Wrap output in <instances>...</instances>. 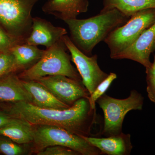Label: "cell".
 <instances>
[{
	"label": "cell",
	"instance_id": "obj_20",
	"mask_svg": "<svg viewBox=\"0 0 155 155\" xmlns=\"http://www.w3.org/2000/svg\"><path fill=\"white\" fill-rule=\"evenodd\" d=\"M117 77L116 73L111 72L109 74L107 77L97 86L94 91L90 96L88 99L91 106L92 109H96V103L97 101L102 96L105 94V93L110 86L111 84Z\"/></svg>",
	"mask_w": 155,
	"mask_h": 155
},
{
	"label": "cell",
	"instance_id": "obj_8",
	"mask_svg": "<svg viewBox=\"0 0 155 155\" xmlns=\"http://www.w3.org/2000/svg\"><path fill=\"white\" fill-rule=\"evenodd\" d=\"M70 53L71 61L75 64L82 82L91 95L97 86L107 77L109 74L100 68L97 55L89 56L80 51L67 35L62 38Z\"/></svg>",
	"mask_w": 155,
	"mask_h": 155
},
{
	"label": "cell",
	"instance_id": "obj_7",
	"mask_svg": "<svg viewBox=\"0 0 155 155\" xmlns=\"http://www.w3.org/2000/svg\"><path fill=\"white\" fill-rule=\"evenodd\" d=\"M155 22V8L138 11L126 23L111 32L104 40L110 49V57L116 56L130 47L141 33Z\"/></svg>",
	"mask_w": 155,
	"mask_h": 155
},
{
	"label": "cell",
	"instance_id": "obj_25",
	"mask_svg": "<svg viewBox=\"0 0 155 155\" xmlns=\"http://www.w3.org/2000/svg\"><path fill=\"white\" fill-rule=\"evenodd\" d=\"M12 118V117L8 113L6 114L0 111V127L8 123Z\"/></svg>",
	"mask_w": 155,
	"mask_h": 155
},
{
	"label": "cell",
	"instance_id": "obj_19",
	"mask_svg": "<svg viewBox=\"0 0 155 155\" xmlns=\"http://www.w3.org/2000/svg\"><path fill=\"white\" fill-rule=\"evenodd\" d=\"M17 71L15 59L11 51L0 52V79Z\"/></svg>",
	"mask_w": 155,
	"mask_h": 155
},
{
	"label": "cell",
	"instance_id": "obj_1",
	"mask_svg": "<svg viewBox=\"0 0 155 155\" xmlns=\"http://www.w3.org/2000/svg\"><path fill=\"white\" fill-rule=\"evenodd\" d=\"M8 114L33 125H55L81 136H90L91 127L97 122L96 109L91 108L87 98L63 110L42 109L26 102L12 103Z\"/></svg>",
	"mask_w": 155,
	"mask_h": 155
},
{
	"label": "cell",
	"instance_id": "obj_16",
	"mask_svg": "<svg viewBox=\"0 0 155 155\" xmlns=\"http://www.w3.org/2000/svg\"><path fill=\"white\" fill-rule=\"evenodd\" d=\"M33 133V125L25 120L14 117L8 123L0 127V135L19 144L32 143Z\"/></svg>",
	"mask_w": 155,
	"mask_h": 155
},
{
	"label": "cell",
	"instance_id": "obj_17",
	"mask_svg": "<svg viewBox=\"0 0 155 155\" xmlns=\"http://www.w3.org/2000/svg\"><path fill=\"white\" fill-rule=\"evenodd\" d=\"M10 51L15 59L17 70L23 71L36 64L42 57L45 50L24 43L15 45Z\"/></svg>",
	"mask_w": 155,
	"mask_h": 155
},
{
	"label": "cell",
	"instance_id": "obj_24",
	"mask_svg": "<svg viewBox=\"0 0 155 155\" xmlns=\"http://www.w3.org/2000/svg\"><path fill=\"white\" fill-rule=\"evenodd\" d=\"M146 80L148 97L155 104V79L147 77Z\"/></svg>",
	"mask_w": 155,
	"mask_h": 155
},
{
	"label": "cell",
	"instance_id": "obj_6",
	"mask_svg": "<svg viewBox=\"0 0 155 155\" xmlns=\"http://www.w3.org/2000/svg\"><path fill=\"white\" fill-rule=\"evenodd\" d=\"M38 0H0V25L25 42L32 27L31 12Z\"/></svg>",
	"mask_w": 155,
	"mask_h": 155
},
{
	"label": "cell",
	"instance_id": "obj_12",
	"mask_svg": "<svg viewBox=\"0 0 155 155\" xmlns=\"http://www.w3.org/2000/svg\"><path fill=\"white\" fill-rule=\"evenodd\" d=\"M87 142L101 151V154L129 155L133 148L131 136L123 132L107 137L82 136Z\"/></svg>",
	"mask_w": 155,
	"mask_h": 155
},
{
	"label": "cell",
	"instance_id": "obj_27",
	"mask_svg": "<svg viewBox=\"0 0 155 155\" xmlns=\"http://www.w3.org/2000/svg\"></svg>",
	"mask_w": 155,
	"mask_h": 155
},
{
	"label": "cell",
	"instance_id": "obj_2",
	"mask_svg": "<svg viewBox=\"0 0 155 155\" xmlns=\"http://www.w3.org/2000/svg\"><path fill=\"white\" fill-rule=\"evenodd\" d=\"M130 17L116 9L103 11L86 19H71L64 21L69 28L70 38L80 51L91 55L95 47L104 41L109 35L124 25Z\"/></svg>",
	"mask_w": 155,
	"mask_h": 155
},
{
	"label": "cell",
	"instance_id": "obj_9",
	"mask_svg": "<svg viewBox=\"0 0 155 155\" xmlns=\"http://www.w3.org/2000/svg\"><path fill=\"white\" fill-rule=\"evenodd\" d=\"M35 81L45 87L58 99L70 106L81 98H89V93L82 81L64 75L45 76Z\"/></svg>",
	"mask_w": 155,
	"mask_h": 155
},
{
	"label": "cell",
	"instance_id": "obj_21",
	"mask_svg": "<svg viewBox=\"0 0 155 155\" xmlns=\"http://www.w3.org/2000/svg\"><path fill=\"white\" fill-rule=\"evenodd\" d=\"M0 137V153L6 155L25 154L26 150L19 144L8 137Z\"/></svg>",
	"mask_w": 155,
	"mask_h": 155
},
{
	"label": "cell",
	"instance_id": "obj_4",
	"mask_svg": "<svg viewBox=\"0 0 155 155\" xmlns=\"http://www.w3.org/2000/svg\"><path fill=\"white\" fill-rule=\"evenodd\" d=\"M32 151L36 153L48 147L58 145L67 147L80 155H100L98 149L93 146L82 136L65 128L55 125H33Z\"/></svg>",
	"mask_w": 155,
	"mask_h": 155
},
{
	"label": "cell",
	"instance_id": "obj_13",
	"mask_svg": "<svg viewBox=\"0 0 155 155\" xmlns=\"http://www.w3.org/2000/svg\"><path fill=\"white\" fill-rule=\"evenodd\" d=\"M87 0H48L42 8L44 13L65 21L76 19L88 10Z\"/></svg>",
	"mask_w": 155,
	"mask_h": 155
},
{
	"label": "cell",
	"instance_id": "obj_26",
	"mask_svg": "<svg viewBox=\"0 0 155 155\" xmlns=\"http://www.w3.org/2000/svg\"><path fill=\"white\" fill-rule=\"evenodd\" d=\"M146 72L147 73V77L155 79V54L153 62L152 63L149 68L146 69Z\"/></svg>",
	"mask_w": 155,
	"mask_h": 155
},
{
	"label": "cell",
	"instance_id": "obj_18",
	"mask_svg": "<svg viewBox=\"0 0 155 155\" xmlns=\"http://www.w3.org/2000/svg\"><path fill=\"white\" fill-rule=\"evenodd\" d=\"M155 8V0H104L103 11L116 9L130 17L138 11Z\"/></svg>",
	"mask_w": 155,
	"mask_h": 155
},
{
	"label": "cell",
	"instance_id": "obj_23",
	"mask_svg": "<svg viewBox=\"0 0 155 155\" xmlns=\"http://www.w3.org/2000/svg\"><path fill=\"white\" fill-rule=\"evenodd\" d=\"M38 155H78L77 152L67 147L55 145L48 147L37 153Z\"/></svg>",
	"mask_w": 155,
	"mask_h": 155
},
{
	"label": "cell",
	"instance_id": "obj_3",
	"mask_svg": "<svg viewBox=\"0 0 155 155\" xmlns=\"http://www.w3.org/2000/svg\"><path fill=\"white\" fill-rule=\"evenodd\" d=\"M63 39L45 50L42 57L33 66L23 70L18 76L23 81L37 80L47 76L62 75L81 80L80 74L71 63V57Z\"/></svg>",
	"mask_w": 155,
	"mask_h": 155
},
{
	"label": "cell",
	"instance_id": "obj_15",
	"mask_svg": "<svg viewBox=\"0 0 155 155\" xmlns=\"http://www.w3.org/2000/svg\"><path fill=\"white\" fill-rule=\"evenodd\" d=\"M0 101L31 103L32 98L23 86L22 80L12 73L0 79Z\"/></svg>",
	"mask_w": 155,
	"mask_h": 155
},
{
	"label": "cell",
	"instance_id": "obj_10",
	"mask_svg": "<svg viewBox=\"0 0 155 155\" xmlns=\"http://www.w3.org/2000/svg\"><path fill=\"white\" fill-rule=\"evenodd\" d=\"M155 50V22L144 31L130 47L116 56L114 60L128 59L149 68L151 54Z\"/></svg>",
	"mask_w": 155,
	"mask_h": 155
},
{
	"label": "cell",
	"instance_id": "obj_22",
	"mask_svg": "<svg viewBox=\"0 0 155 155\" xmlns=\"http://www.w3.org/2000/svg\"><path fill=\"white\" fill-rule=\"evenodd\" d=\"M22 43L24 42L11 35L0 25V52L8 51L15 45Z\"/></svg>",
	"mask_w": 155,
	"mask_h": 155
},
{
	"label": "cell",
	"instance_id": "obj_11",
	"mask_svg": "<svg viewBox=\"0 0 155 155\" xmlns=\"http://www.w3.org/2000/svg\"><path fill=\"white\" fill-rule=\"evenodd\" d=\"M67 34V30L63 27L54 26L42 18L33 17L31 32L25 43L36 46L41 45L48 48L61 41Z\"/></svg>",
	"mask_w": 155,
	"mask_h": 155
},
{
	"label": "cell",
	"instance_id": "obj_14",
	"mask_svg": "<svg viewBox=\"0 0 155 155\" xmlns=\"http://www.w3.org/2000/svg\"><path fill=\"white\" fill-rule=\"evenodd\" d=\"M22 82L23 86L32 98L31 104L38 107L63 110L71 107L58 99L37 81L22 80Z\"/></svg>",
	"mask_w": 155,
	"mask_h": 155
},
{
	"label": "cell",
	"instance_id": "obj_5",
	"mask_svg": "<svg viewBox=\"0 0 155 155\" xmlns=\"http://www.w3.org/2000/svg\"><path fill=\"white\" fill-rule=\"evenodd\" d=\"M97 103L104 114L102 134L109 137L122 132V124L126 114L133 110H142L143 97L138 91L133 90L126 98L119 99L104 94Z\"/></svg>",
	"mask_w": 155,
	"mask_h": 155
}]
</instances>
